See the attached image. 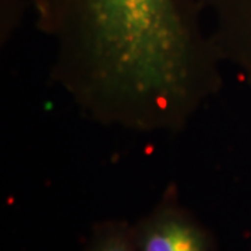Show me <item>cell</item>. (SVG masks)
Segmentation results:
<instances>
[{
	"instance_id": "cell-4",
	"label": "cell",
	"mask_w": 251,
	"mask_h": 251,
	"mask_svg": "<svg viewBox=\"0 0 251 251\" xmlns=\"http://www.w3.org/2000/svg\"><path fill=\"white\" fill-rule=\"evenodd\" d=\"M82 251H138L133 224L123 219L99 222L91 229Z\"/></svg>"
},
{
	"instance_id": "cell-3",
	"label": "cell",
	"mask_w": 251,
	"mask_h": 251,
	"mask_svg": "<svg viewBox=\"0 0 251 251\" xmlns=\"http://www.w3.org/2000/svg\"><path fill=\"white\" fill-rule=\"evenodd\" d=\"M224 64L251 85V0H200Z\"/></svg>"
},
{
	"instance_id": "cell-2",
	"label": "cell",
	"mask_w": 251,
	"mask_h": 251,
	"mask_svg": "<svg viewBox=\"0 0 251 251\" xmlns=\"http://www.w3.org/2000/svg\"><path fill=\"white\" fill-rule=\"evenodd\" d=\"M133 227L138 251H218L214 234L180 202L173 184Z\"/></svg>"
},
{
	"instance_id": "cell-1",
	"label": "cell",
	"mask_w": 251,
	"mask_h": 251,
	"mask_svg": "<svg viewBox=\"0 0 251 251\" xmlns=\"http://www.w3.org/2000/svg\"><path fill=\"white\" fill-rule=\"evenodd\" d=\"M50 80L85 119L181 133L224 87L200 0H32Z\"/></svg>"
}]
</instances>
